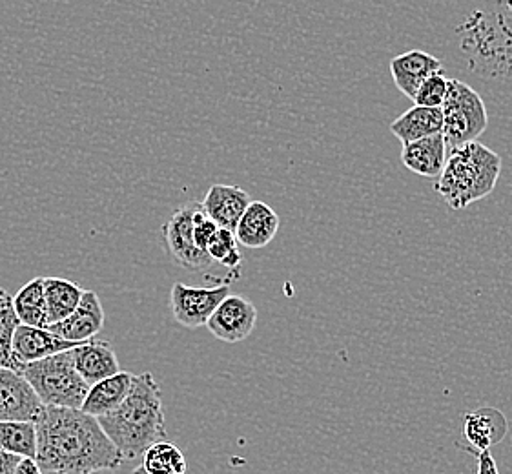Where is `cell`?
<instances>
[{"mask_svg": "<svg viewBox=\"0 0 512 474\" xmlns=\"http://www.w3.org/2000/svg\"><path fill=\"white\" fill-rule=\"evenodd\" d=\"M35 460L50 474H90L119 469L123 453L104 433L99 420L81 409L44 405L37 422Z\"/></svg>", "mask_w": 512, "mask_h": 474, "instance_id": "1", "label": "cell"}, {"mask_svg": "<svg viewBox=\"0 0 512 474\" xmlns=\"http://www.w3.org/2000/svg\"><path fill=\"white\" fill-rule=\"evenodd\" d=\"M97 420L126 460L143 456L150 445L168 438L163 392L150 372L134 376L123 403Z\"/></svg>", "mask_w": 512, "mask_h": 474, "instance_id": "2", "label": "cell"}, {"mask_svg": "<svg viewBox=\"0 0 512 474\" xmlns=\"http://www.w3.org/2000/svg\"><path fill=\"white\" fill-rule=\"evenodd\" d=\"M502 174V157L478 141L452 148L441 170L436 192L452 210H463L491 196Z\"/></svg>", "mask_w": 512, "mask_h": 474, "instance_id": "3", "label": "cell"}, {"mask_svg": "<svg viewBox=\"0 0 512 474\" xmlns=\"http://www.w3.org/2000/svg\"><path fill=\"white\" fill-rule=\"evenodd\" d=\"M19 372L33 387L42 405L81 409L90 391V385L82 380L73 365L72 349L24 363Z\"/></svg>", "mask_w": 512, "mask_h": 474, "instance_id": "4", "label": "cell"}, {"mask_svg": "<svg viewBox=\"0 0 512 474\" xmlns=\"http://www.w3.org/2000/svg\"><path fill=\"white\" fill-rule=\"evenodd\" d=\"M440 108L443 114L441 135L451 150L476 141L489 126V115L482 95L458 79H449Z\"/></svg>", "mask_w": 512, "mask_h": 474, "instance_id": "5", "label": "cell"}, {"mask_svg": "<svg viewBox=\"0 0 512 474\" xmlns=\"http://www.w3.org/2000/svg\"><path fill=\"white\" fill-rule=\"evenodd\" d=\"M199 207V201L186 203L175 210L163 227L164 245L168 256L174 259L175 265L192 272L205 270L214 263L205 250L195 247L194 214Z\"/></svg>", "mask_w": 512, "mask_h": 474, "instance_id": "6", "label": "cell"}, {"mask_svg": "<svg viewBox=\"0 0 512 474\" xmlns=\"http://www.w3.org/2000/svg\"><path fill=\"white\" fill-rule=\"evenodd\" d=\"M228 292H230V281L210 289L175 283L170 290V309L179 325H183L186 329H199L210 320L217 305L228 296Z\"/></svg>", "mask_w": 512, "mask_h": 474, "instance_id": "7", "label": "cell"}, {"mask_svg": "<svg viewBox=\"0 0 512 474\" xmlns=\"http://www.w3.org/2000/svg\"><path fill=\"white\" fill-rule=\"evenodd\" d=\"M256 323V305L243 296L228 294L217 305L210 320L206 321V327L217 340L225 343H239V341H245L254 332Z\"/></svg>", "mask_w": 512, "mask_h": 474, "instance_id": "8", "label": "cell"}, {"mask_svg": "<svg viewBox=\"0 0 512 474\" xmlns=\"http://www.w3.org/2000/svg\"><path fill=\"white\" fill-rule=\"evenodd\" d=\"M44 405L21 372L0 367V422H37Z\"/></svg>", "mask_w": 512, "mask_h": 474, "instance_id": "9", "label": "cell"}, {"mask_svg": "<svg viewBox=\"0 0 512 474\" xmlns=\"http://www.w3.org/2000/svg\"><path fill=\"white\" fill-rule=\"evenodd\" d=\"M104 327V309L97 292L84 290L77 309L66 320L48 325V330L61 336L62 340L82 341L92 340Z\"/></svg>", "mask_w": 512, "mask_h": 474, "instance_id": "10", "label": "cell"}, {"mask_svg": "<svg viewBox=\"0 0 512 474\" xmlns=\"http://www.w3.org/2000/svg\"><path fill=\"white\" fill-rule=\"evenodd\" d=\"M77 345H81V343L62 340L61 336L53 334L52 330L30 327L24 323L15 329L13 338H11V351H13L15 360L19 361L21 365L48 358L57 352L70 351Z\"/></svg>", "mask_w": 512, "mask_h": 474, "instance_id": "11", "label": "cell"}, {"mask_svg": "<svg viewBox=\"0 0 512 474\" xmlns=\"http://www.w3.org/2000/svg\"><path fill=\"white\" fill-rule=\"evenodd\" d=\"M509 434V422L505 414L494 407H482L463 416V438L472 454L491 451Z\"/></svg>", "mask_w": 512, "mask_h": 474, "instance_id": "12", "label": "cell"}, {"mask_svg": "<svg viewBox=\"0 0 512 474\" xmlns=\"http://www.w3.org/2000/svg\"><path fill=\"white\" fill-rule=\"evenodd\" d=\"M73 365L81 374L82 380L93 385L104 378H110L113 374L121 372V363L117 360V354L113 351L108 341L92 340L82 341L72 349Z\"/></svg>", "mask_w": 512, "mask_h": 474, "instance_id": "13", "label": "cell"}, {"mask_svg": "<svg viewBox=\"0 0 512 474\" xmlns=\"http://www.w3.org/2000/svg\"><path fill=\"white\" fill-rule=\"evenodd\" d=\"M279 225L281 221L274 208L263 201H252L239 219L234 234L237 243L245 248H265L274 241Z\"/></svg>", "mask_w": 512, "mask_h": 474, "instance_id": "14", "label": "cell"}, {"mask_svg": "<svg viewBox=\"0 0 512 474\" xmlns=\"http://www.w3.org/2000/svg\"><path fill=\"white\" fill-rule=\"evenodd\" d=\"M252 203L250 196L239 186L214 185L206 192L203 210L219 228L236 232L237 223L246 207Z\"/></svg>", "mask_w": 512, "mask_h": 474, "instance_id": "15", "label": "cell"}, {"mask_svg": "<svg viewBox=\"0 0 512 474\" xmlns=\"http://www.w3.org/2000/svg\"><path fill=\"white\" fill-rule=\"evenodd\" d=\"M441 70L440 59L434 55L421 50H410L407 53H401L390 61V75L392 81L398 86L405 97L414 99L421 83L431 75V73Z\"/></svg>", "mask_w": 512, "mask_h": 474, "instance_id": "16", "label": "cell"}, {"mask_svg": "<svg viewBox=\"0 0 512 474\" xmlns=\"http://www.w3.org/2000/svg\"><path fill=\"white\" fill-rule=\"evenodd\" d=\"M447 161V145L443 135L434 134L412 143H405L401 150V163L410 172L423 177H440Z\"/></svg>", "mask_w": 512, "mask_h": 474, "instance_id": "17", "label": "cell"}, {"mask_svg": "<svg viewBox=\"0 0 512 474\" xmlns=\"http://www.w3.org/2000/svg\"><path fill=\"white\" fill-rule=\"evenodd\" d=\"M132 380H134V374L121 371L110 378H104L101 382L93 383L82 402L81 411L92 414L95 418L112 413L123 403L132 387Z\"/></svg>", "mask_w": 512, "mask_h": 474, "instance_id": "18", "label": "cell"}, {"mask_svg": "<svg viewBox=\"0 0 512 474\" xmlns=\"http://www.w3.org/2000/svg\"><path fill=\"white\" fill-rule=\"evenodd\" d=\"M441 128H443L441 108H427L418 104L390 124V132L400 139L401 145L418 141L429 135L441 134Z\"/></svg>", "mask_w": 512, "mask_h": 474, "instance_id": "19", "label": "cell"}, {"mask_svg": "<svg viewBox=\"0 0 512 474\" xmlns=\"http://www.w3.org/2000/svg\"><path fill=\"white\" fill-rule=\"evenodd\" d=\"M44 298L48 307V323H59L66 320L73 310L77 309L82 298L81 285L70 279L44 278Z\"/></svg>", "mask_w": 512, "mask_h": 474, "instance_id": "20", "label": "cell"}, {"mask_svg": "<svg viewBox=\"0 0 512 474\" xmlns=\"http://www.w3.org/2000/svg\"><path fill=\"white\" fill-rule=\"evenodd\" d=\"M44 278H33L13 298L17 318L24 325L48 329V307L44 298Z\"/></svg>", "mask_w": 512, "mask_h": 474, "instance_id": "21", "label": "cell"}, {"mask_svg": "<svg viewBox=\"0 0 512 474\" xmlns=\"http://www.w3.org/2000/svg\"><path fill=\"white\" fill-rule=\"evenodd\" d=\"M143 464L132 474H186V458L177 445L161 440L144 451Z\"/></svg>", "mask_w": 512, "mask_h": 474, "instance_id": "22", "label": "cell"}, {"mask_svg": "<svg viewBox=\"0 0 512 474\" xmlns=\"http://www.w3.org/2000/svg\"><path fill=\"white\" fill-rule=\"evenodd\" d=\"M0 449L22 458H35L37 429L33 422H0Z\"/></svg>", "mask_w": 512, "mask_h": 474, "instance_id": "23", "label": "cell"}, {"mask_svg": "<svg viewBox=\"0 0 512 474\" xmlns=\"http://www.w3.org/2000/svg\"><path fill=\"white\" fill-rule=\"evenodd\" d=\"M206 254L212 261L228 268L236 270L243 265V256L239 252V243H237L236 234L228 228H217L212 241L206 247Z\"/></svg>", "mask_w": 512, "mask_h": 474, "instance_id": "24", "label": "cell"}, {"mask_svg": "<svg viewBox=\"0 0 512 474\" xmlns=\"http://www.w3.org/2000/svg\"><path fill=\"white\" fill-rule=\"evenodd\" d=\"M447 84L449 77L443 72V68L438 72L431 73L423 83H421L418 92L414 95V103L418 106H427V108H440L447 93Z\"/></svg>", "mask_w": 512, "mask_h": 474, "instance_id": "25", "label": "cell"}, {"mask_svg": "<svg viewBox=\"0 0 512 474\" xmlns=\"http://www.w3.org/2000/svg\"><path fill=\"white\" fill-rule=\"evenodd\" d=\"M19 325H21V321L15 314L10 292L0 289V340H11L13 332Z\"/></svg>", "mask_w": 512, "mask_h": 474, "instance_id": "26", "label": "cell"}, {"mask_svg": "<svg viewBox=\"0 0 512 474\" xmlns=\"http://www.w3.org/2000/svg\"><path fill=\"white\" fill-rule=\"evenodd\" d=\"M217 225L210 219V217L206 216L205 210H203V205L197 208V212L194 214V243L195 247L199 248V250H205L208 247V243L212 241V237L217 232Z\"/></svg>", "mask_w": 512, "mask_h": 474, "instance_id": "27", "label": "cell"}, {"mask_svg": "<svg viewBox=\"0 0 512 474\" xmlns=\"http://www.w3.org/2000/svg\"><path fill=\"white\" fill-rule=\"evenodd\" d=\"M478 456V473L476 474H500L496 460L492 458L491 451H482Z\"/></svg>", "mask_w": 512, "mask_h": 474, "instance_id": "28", "label": "cell"}, {"mask_svg": "<svg viewBox=\"0 0 512 474\" xmlns=\"http://www.w3.org/2000/svg\"><path fill=\"white\" fill-rule=\"evenodd\" d=\"M22 456L17 454L6 453L0 449V474H11L15 471V467L21 462Z\"/></svg>", "mask_w": 512, "mask_h": 474, "instance_id": "29", "label": "cell"}, {"mask_svg": "<svg viewBox=\"0 0 512 474\" xmlns=\"http://www.w3.org/2000/svg\"><path fill=\"white\" fill-rule=\"evenodd\" d=\"M11 474H42V469L35 458H22Z\"/></svg>", "mask_w": 512, "mask_h": 474, "instance_id": "30", "label": "cell"}, {"mask_svg": "<svg viewBox=\"0 0 512 474\" xmlns=\"http://www.w3.org/2000/svg\"><path fill=\"white\" fill-rule=\"evenodd\" d=\"M90 474H115L113 473V469H103V471H95V473Z\"/></svg>", "mask_w": 512, "mask_h": 474, "instance_id": "31", "label": "cell"}]
</instances>
